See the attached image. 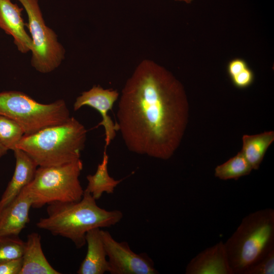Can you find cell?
<instances>
[{"instance_id":"cell-21","label":"cell","mask_w":274,"mask_h":274,"mask_svg":"<svg viewBox=\"0 0 274 274\" xmlns=\"http://www.w3.org/2000/svg\"><path fill=\"white\" fill-rule=\"evenodd\" d=\"M274 249L251 266L246 274H273Z\"/></svg>"},{"instance_id":"cell-15","label":"cell","mask_w":274,"mask_h":274,"mask_svg":"<svg viewBox=\"0 0 274 274\" xmlns=\"http://www.w3.org/2000/svg\"><path fill=\"white\" fill-rule=\"evenodd\" d=\"M41 236L37 232L27 235L22 255L20 274H60L46 258L42 250Z\"/></svg>"},{"instance_id":"cell-25","label":"cell","mask_w":274,"mask_h":274,"mask_svg":"<svg viewBox=\"0 0 274 274\" xmlns=\"http://www.w3.org/2000/svg\"><path fill=\"white\" fill-rule=\"evenodd\" d=\"M8 150L0 142V158L7 154Z\"/></svg>"},{"instance_id":"cell-24","label":"cell","mask_w":274,"mask_h":274,"mask_svg":"<svg viewBox=\"0 0 274 274\" xmlns=\"http://www.w3.org/2000/svg\"><path fill=\"white\" fill-rule=\"evenodd\" d=\"M248 66L247 62L243 58L232 59L228 63L227 74L231 79Z\"/></svg>"},{"instance_id":"cell-19","label":"cell","mask_w":274,"mask_h":274,"mask_svg":"<svg viewBox=\"0 0 274 274\" xmlns=\"http://www.w3.org/2000/svg\"><path fill=\"white\" fill-rule=\"evenodd\" d=\"M24 135V132L18 123L0 115V142L8 150H14Z\"/></svg>"},{"instance_id":"cell-14","label":"cell","mask_w":274,"mask_h":274,"mask_svg":"<svg viewBox=\"0 0 274 274\" xmlns=\"http://www.w3.org/2000/svg\"><path fill=\"white\" fill-rule=\"evenodd\" d=\"M85 239L87 245L86 254L77 273L103 274L109 272V262L100 228H94L88 231Z\"/></svg>"},{"instance_id":"cell-7","label":"cell","mask_w":274,"mask_h":274,"mask_svg":"<svg viewBox=\"0 0 274 274\" xmlns=\"http://www.w3.org/2000/svg\"><path fill=\"white\" fill-rule=\"evenodd\" d=\"M28 18L26 26L30 32L32 46L31 64L38 72L49 73L57 68L64 58L65 50L57 36L45 23L39 0H17Z\"/></svg>"},{"instance_id":"cell-18","label":"cell","mask_w":274,"mask_h":274,"mask_svg":"<svg viewBox=\"0 0 274 274\" xmlns=\"http://www.w3.org/2000/svg\"><path fill=\"white\" fill-rule=\"evenodd\" d=\"M253 170L241 151L224 163L217 166L215 169V176L219 179L237 180L248 175Z\"/></svg>"},{"instance_id":"cell-10","label":"cell","mask_w":274,"mask_h":274,"mask_svg":"<svg viewBox=\"0 0 274 274\" xmlns=\"http://www.w3.org/2000/svg\"><path fill=\"white\" fill-rule=\"evenodd\" d=\"M32 199L26 187L0 211V236H18L30 221Z\"/></svg>"},{"instance_id":"cell-26","label":"cell","mask_w":274,"mask_h":274,"mask_svg":"<svg viewBox=\"0 0 274 274\" xmlns=\"http://www.w3.org/2000/svg\"><path fill=\"white\" fill-rule=\"evenodd\" d=\"M176 1L184 2L186 3H191L193 0H175Z\"/></svg>"},{"instance_id":"cell-6","label":"cell","mask_w":274,"mask_h":274,"mask_svg":"<svg viewBox=\"0 0 274 274\" xmlns=\"http://www.w3.org/2000/svg\"><path fill=\"white\" fill-rule=\"evenodd\" d=\"M0 115L18 123L24 135L32 134L47 127L62 123L70 118L64 100L42 104L19 91L0 92Z\"/></svg>"},{"instance_id":"cell-17","label":"cell","mask_w":274,"mask_h":274,"mask_svg":"<svg viewBox=\"0 0 274 274\" xmlns=\"http://www.w3.org/2000/svg\"><path fill=\"white\" fill-rule=\"evenodd\" d=\"M108 161L109 157L106 149H105L102 161L98 164L96 172L86 177L88 184L84 191L90 193L96 200L99 199L105 192L113 193L115 188L122 181L116 180L109 175Z\"/></svg>"},{"instance_id":"cell-4","label":"cell","mask_w":274,"mask_h":274,"mask_svg":"<svg viewBox=\"0 0 274 274\" xmlns=\"http://www.w3.org/2000/svg\"><path fill=\"white\" fill-rule=\"evenodd\" d=\"M224 245L233 274H246L274 249V210L265 208L246 216Z\"/></svg>"},{"instance_id":"cell-22","label":"cell","mask_w":274,"mask_h":274,"mask_svg":"<svg viewBox=\"0 0 274 274\" xmlns=\"http://www.w3.org/2000/svg\"><path fill=\"white\" fill-rule=\"evenodd\" d=\"M233 85L239 89H245L251 86L254 80V74L249 66L231 79Z\"/></svg>"},{"instance_id":"cell-2","label":"cell","mask_w":274,"mask_h":274,"mask_svg":"<svg viewBox=\"0 0 274 274\" xmlns=\"http://www.w3.org/2000/svg\"><path fill=\"white\" fill-rule=\"evenodd\" d=\"M47 205V216L39 219L37 227L70 239L78 249L86 244L88 231L110 227L123 218L121 211H107L99 207L92 195L85 191L78 201L55 202Z\"/></svg>"},{"instance_id":"cell-13","label":"cell","mask_w":274,"mask_h":274,"mask_svg":"<svg viewBox=\"0 0 274 274\" xmlns=\"http://www.w3.org/2000/svg\"><path fill=\"white\" fill-rule=\"evenodd\" d=\"M15 168L11 180L0 198V211L12 201L33 179L38 167L34 160L19 148L13 150Z\"/></svg>"},{"instance_id":"cell-3","label":"cell","mask_w":274,"mask_h":274,"mask_svg":"<svg viewBox=\"0 0 274 274\" xmlns=\"http://www.w3.org/2000/svg\"><path fill=\"white\" fill-rule=\"evenodd\" d=\"M85 126L73 117L64 122L24 135L17 146L38 166H58L80 159L86 140Z\"/></svg>"},{"instance_id":"cell-12","label":"cell","mask_w":274,"mask_h":274,"mask_svg":"<svg viewBox=\"0 0 274 274\" xmlns=\"http://www.w3.org/2000/svg\"><path fill=\"white\" fill-rule=\"evenodd\" d=\"M186 274H233L224 243L220 241L194 256L188 263Z\"/></svg>"},{"instance_id":"cell-9","label":"cell","mask_w":274,"mask_h":274,"mask_svg":"<svg viewBox=\"0 0 274 274\" xmlns=\"http://www.w3.org/2000/svg\"><path fill=\"white\" fill-rule=\"evenodd\" d=\"M119 96L116 90L104 89L99 85H94L89 90L83 92L77 97L74 104V111L87 106L97 110L100 114L102 120L98 125L102 126L105 129V149L114 139L116 131L119 130L117 124L114 123L108 114Z\"/></svg>"},{"instance_id":"cell-23","label":"cell","mask_w":274,"mask_h":274,"mask_svg":"<svg viewBox=\"0 0 274 274\" xmlns=\"http://www.w3.org/2000/svg\"><path fill=\"white\" fill-rule=\"evenodd\" d=\"M22 266V257L0 262V274H20Z\"/></svg>"},{"instance_id":"cell-5","label":"cell","mask_w":274,"mask_h":274,"mask_svg":"<svg viewBox=\"0 0 274 274\" xmlns=\"http://www.w3.org/2000/svg\"><path fill=\"white\" fill-rule=\"evenodd\" d=\"M83 166L80 159L58 166H39L32 180L26 186L31 197L32 208L80 200L84 192L79 180Z\"/></svg>"},{"instance_id":"cell-16","label":"cell","mask_w":274,"mask_h":274,"mask_svg":"<svg viewBox=\"0 0 274 274\" xmlns=\"http://www.w3.org/2000/svg\"><path fill=\"white\" fill-rule=\"evenodd\" d=\"M242 140V153L252 169H258L266 151L274 141V132L269 131L256 135H244Z\"/></svg>"},{"instance_id":"cell-1","label":"cell","mask_w":274,"mask_h":274,"mask_svg":"<svg viewBox=\"0 0 274 274\" xmlns=\"http://www.w3.org/2000/svg\"><path fill=\"white\" fill-rule=\"evenodd\" d=\"M189 117L182 84L163 66L143 60L126 81L117 112V123L131 152L167 160L179 147Z\"/></svg>"},{"instance_id":"cell-20","label":"cell","mask_w":274,"mask_h":274,"mask_svg":"<svg viewBox=\"0 0 274 274\" xmlns=\"http://www.w3.org/2000/svg\"><path fill=\"white\" fill-rule=\"evenodd\" d=\"M24 243L18 236H0V262L21 257Z\"/></svg>"},{"instance_id":"cell-11","label":"cell","mask_w":274,"mask_h":274,"mask_svg":"<svg viewBox=\"0 0 274 274\" xmlns=\"http://www.w3.org/2000/svg\"><path fill=\"white\" fill-rule=\"evenodd\" d=\"M23 8L11 0H0V28L11 36L18 50L22 53L31 51L32 46L30 35L26 31V23L22 17Z\"/></svg>"},{"instance_id":"cell-8","label":"cell","mask_w":274,"mask_h":274,"mask_svg":"<svg viewBox=\"0 0 274 274\" xmlns=\"http://www.w3.org/2000/svg\"><path fill=\"white\" fill-rule=\"evenodd\" d=\"M111 274H157L152 259L146 253L133 252L126 242H118L100 229Z\"/></svg>"}]
</instances>
